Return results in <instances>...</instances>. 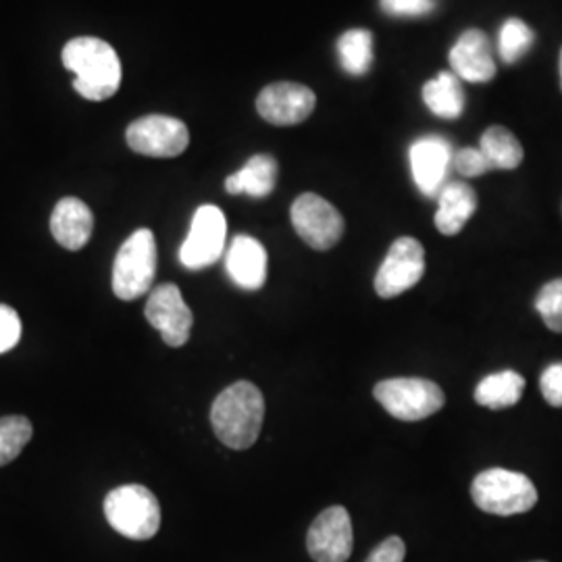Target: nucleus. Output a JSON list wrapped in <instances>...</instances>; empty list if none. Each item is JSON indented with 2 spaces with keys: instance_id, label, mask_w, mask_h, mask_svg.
Returning <instances> with one entry per match:
<instances>
[{
  "instance_id": "bb28decb",
  "label": "nucleus",
  "mask_w": 562,
  "mask_h": 562,
  "mask_svg": "<svg viewBox=\"0 0 562 562\" xmlns=\"http://www.w3.org/2000/svg\"><path fill=\"white\" fill-rule=\"evenodd\" d=\"M452 169L457 173H461L462 178H480L492 171L490 162L485 159L480 148H461L454 153V159H452Z\"/></svg>"
},
{
  "instance_id": "423d86ee",
  "label": "nucleus",
  "mask_w": 562,
  "mask_h": 562,
  "mask_svg": "<svg viewBox=\"0 0 562 562\" xmlns=\"http://www.w3.org/2000/svg\"><path fill=\"white\" fill-rule=\"evenodd\" d=\"M375 401L398 422H423L442 411V387L423 378L385 380L373 390Z\"/></svg>"
},
{
  "instance_id": "9d476101",
  "label": "nucleus",
  "mask_w": 562,
  "mask_h": 562,
  "mask_svg": "<svg viewBox=\"0 0 562 562\" xmlns=\"http://www.w3.org/2000/svg\"><path fill=\"white\" fill-rule=\"evenodd\" d=\"M425 273L423 244L411 236L394 241L375 276V292L380 299H396L422 281Z\"/></svg>"
},
{
  "instance_id": "cd10ccee",
  "label": "nucleus",
  "mask_w": 562,
  "mask_h": 562,
  "mask_svg": "<svg viewBox=\"0 0 562 562\" xmlns=\"http://www.w3.org/2000/svg\"><path fill=\"white\" fill-rule=\"evenodd\" d=\"M21 340V319L18 311L0 304V355L15 348Z\"/></svg>"
},
{
  "instance_id": "7c9ffc66",
  "label": "nucleus",
  "mask_w": 562,
  "mask_h": 562,
  "mask_svg": "<svg viewBox=\"0 0 562 562\" xmlns=\"http://www.w3.org/2000/svg\"><path fill=\"white\" fill-rule=\"evenodd\" d=\"M406 557V546L398 536H392L383 540L364 562H404Z\"/></svg>"
},
{
  "instance_id": "4468645a",
  "label": "nucleus",
  "mask_w": 562,
  "mask_h": 562,
  "mask_svg": "<svg viewBox=\"0 0 562 562\" xmlns=\"http://www.w3.org/2000/svg\"><path fill=\"white\" fill-rule=\"evenodd\" d=\"M411 171L427 199H436L448 183L454 150L442 136H423L408 150Z\"/></svg>"
},
{
  "instance_id": "1a4fd4ad",
  "label": "nucleus",
  "mask_w": 562,
  "mask_h": 562,
  "mask_svg": "<svg viewBox=\"0 0 562 562\" xmlns=\"http://www.w3.org/2000/svg\"><path fill=\"white\" fill-rule=\"evenodd\" d=\"M290 220L296 234L306 241L313 250H329L344 236V217L340 211L325 201L319 194H302L292 209Z\"/></svg>"
},
{
  "instance_id": "4be33fe9",
  "label": "nucleus",
  "mask_w": 562,
  "mask_h": 562,
  "mask_svg": "<svg viewBox=\"0 0 562 562\" xmlns=\"http://www.w3.org/2000/svg\"><path fill=\"white\" fill-rule=\"evenodd\" d=\"M480 150L485 155L492 171H513L522 162L521 142L503 125H492L483 132Z\"/></svg>"
},
{
  "instance_id": "393cba45",
  "label": "nucleus",
  "mask_w": 562,
  "mask_h": 562,
  "mask_svg": "<svg viewBox=\"0 0 562 562\" xmlns=\"http://www.w3.org/2000/svg\"><path fill=\"white\" fill-rule=\"evenodd\" d=\"M34 427L30 419L21 415H11L0 419V467L15 461L25 448V443L32 440Z\"/></svg>"
},
{
  "instance_id": "9b49d317",
  "label": "nucleus",
  "mask_w": 562,
  "mask_h": 562,
  "mask_svg": "<svg viewBox=\"0 0 562 562\" xmlns=\"http://www.w3.org/2000/svg\"><path fill=\"white\" fill-rule=\"evenodd\" d=\"M144 315L148 323L161 334L162 341L171 348H181L190 340L194 315L183 301L176 283H162L150 290Z\"/></svg>"
},
{
  "instance_id": "f8f14e48",
  "label": "nucleus",
  "mask_w": 562,
  "mask_h": 562,
  "mask_svg": "<svg viewBox=\"0 0 562 562\" xmlns=\"http://www.w3.org/2000/svg\"><path fill=\"white\" fill-rule=\"evenodd\" d=\"M352 521L344 506L323 510L306 536V548L315 562H346L352 554Z\"/></svg>"
},
{
  "instance_id": "2f4dec72",
  "label": "nucleus",
  "mask_w": 562,
  "mask_h": 562,
  "mask_svg": "<svg viewBox=\"0 0 562 562\" xmlns=\"http://www.w3.org/2000/svg\"><path fill=\"white\" fill-rule=\"evenodd\" d=\"M559 69H561V88H562V50H561V60H559Z\"/></svg>"
},
{
  "instance_id": "6e6552de",
  "label": "nucleus",
  "mask_w": 562,
  "mask_h": 562,
  "mask_svg": "<svg viewBox=\"0 0 562 562\" xmlns=\"http://www.w3.org/2000/svg\"><path fill=\"white\" fill-rule=\"evenodd\" d=\"M227 236V222L222 209L215 204L201 206L190 225V234L181 244L180 261L186 269L199 271L222 259Z\"/></svg>"
},
{
  "instance_id": "c756f323",
  "label": "nucleus",
  "mask_w": 562,
  "mask_h": 562,
  "mask_svg": "<svg viewBox=\"0 0 562 562\" xmlns=\"http://www.w3.org/2000/svg\"><path fill=\"white\" fill-rule=\"evenodd\" d=\"M542 396L550 406L562 408V362L550 364L540 380Z\"/></svg>"
},
{
  "instance_id": "f03ea898",
  "label": "nucleus",
  "mask_w": 562,
  "mask_h": 562,
  "mask_svg": "<svg viewBox=\"0 0 562 562\" xmlns=\"http://www.w3.org/2000/svg\"><path fill=\"white\" fill-rule=\"evenodd\" d=\"M265 419L261 390L250 382L232 383L213 402L211 425L215 436L232 450H246L259 440Z\"/></svg>"
},
{
  "instance_id": "39448f33",
  "label": "nucleus",
  "mask_w": 562,
  "mask_h": 562,
  "mask_svg": "<svg viewBox=\"0 0 562 562\" xmlns=\"http://www.w3.org/2000/svg\"><path fill=\"white\" fill-rule=\"evenodd\" d=\"M157 276V240L146 227L136 229L113 262V292L121 301L142 299L150 292Z\"/></svg>"
},
{
  "instance_id": "a211bd4d",
  "label": "nucleus",
  "mask_w": 562,
  "mask_h": 562,
  "mask_svg": "<svg viewBox=\"0 0 562 562\" xmlns=\"http://www.w3.org/2000/svg\"><path fill=\"white\" fill-rule=\"evenodd\" d=\"M477 211V194L464 181H448L438 194L436 227L443 236H457Z\"/></svg>"
},
{
  "instance_id": "a878e982",
  "label": "nucleus",
  "mask_w": 562,
  "mask_h": 562,
  "mask_svg": "<svg viewBox=\"0 0 562 562\" xmlns=\"http://www.w3.org/2000/svg\"><path fill=\"white\" fill-rule=\"evenodd\" d=\"M536 311L550 331L562 334V278L548 281L536 299Z\"/></svg>"
},
{
  "instance_id": "b1692460",
  "label": "nucleus",
  "mask_w": 562,
  "mask_h": 562,
  "mask_svg": "<svg viewBox=\"0 0 562 562\" xmlns=\"http://www.w3.org/2000/svg\"><path fill=\"white\" fill-rule=\"evenodd\" d=\"M536 34L533 30L519 20V18H508L501 27V38H498V50L504 63L513 65L521 60L533 46Z\"/></svg>"
},
{
  "instance_id": "7ed1b4c3",
  "label": "nucleus",
  "mask_w": 562,
  "mask_h": 562,
  "mask_svg": "<svg viewBox=\"0 0 562 562\" xmlns=\"http://www.w3.org/2000/svg\"><path fill=\"white\" fill-rule=\"evenodd\" d=\"M109 525L130 540H150L161 527V506L157 496L138 483L121 485L104 498Z\"/></svg>"
},
{
  "instance_id": "412c9836",
  "label": "nucleus",
  "mask_w": 562,
  "mask_h": 562,
  "mask_svg": "<svg viewBox=\"0 0 562 562\" xmlns=\"http://www.w3.org/2000/svg\"><path fill=\"white\" fill-rule=\"evenodd\" d=\"M522 392H525V378L517 371L506 369V371L492 373L480 382L475 387V402L492 411H503L521 401Z\"/></svg>"
},
{
  "instance_id": "f3484780",
  "label": "nucleus",
  "mask_w": 562,
  "mask_h": 562,
  "mask_svg": "<svg viewBox=\"0 0 562 562\" xmlns=\"http://www.w3.org/2000/svg\"><path fill=\"white\" fill-rule=\"evenodd\" d=\"M94 215L80 199H60L50 217V232L55 240L67 250H81L92 236Z\"/></svg>"
},
{
  "instance_id": "6ab92c4d",
  "label": "nucleus",
  "mask_w": 562,
  "mask_h": 562,
  "mask_svg": "<svg viewBox=\"0 0 562 562\" xmlns=\"http://www.w3.org/2000/svg\"><path fill=\"white\" fill-rule=\"evenodd\" d=\"M280 167L271 155H255L238 173L225 180L227 194H246L252 199H267L278 183Z\"/></svg>"
},
{
  "instance_id": "0eeeda50",
  "label": "nucleus",
  "mask_w": 562,
  "mask_h": 562,
  "mask_svg": "<svg viewBox=\"0 0 562 562\" xmlns=\"http://www.w3.org/2000/svg\"><path fill=\"white\" fill-rule=\"evenodd\" d=\"M127 146L155 159H173L190 144V132L186 123L169 115H146L134 121L125 132Z\"/></svg>"
},
{
  "instance_id": "c85d7f7f",
  "label": "nucleus",
  "mask_w": 562,
  "mask_h": 562,
  "mask_svg": "<svg viewBox=\"0 0 562 562\" xmlns=\"http://www.w3.org/2000/svg\"><path fill=\"white\" fill-rule=\"evenodd\" d=\"M382 9L396 18H419L436 9L434 0H382Z\"/></svg>"
},
{
  "instance_id": "20e7f679",
  "label": "nucleus",
  "mask_w": 562,
  "mask_h": 562,
  "mask_svg": "<svg viewBox=\"0 0 562 562\" xmlns=\"http://www.w3.org/2000/svg\"><path fill=\"white\" fill-rule=\"evenodd\" d=\"M471 496L477 508L487 515L513 517L531 510L538 504V490L533 482L508 469H487L475 477Z\"/></svg>"
},
{
  "instance_id": "ddd939ff",
  "label": "nucleus",
  "mask_w": 562,
  "mask_h": 562,
  "mask_svg": "<svg viewBox=\"0 0 562 562\" xmlns=\"http://www.w3.org/2000/svg\"><path fill=\"white\" fill-rule=\"evenodd\" d=\"M317 97L308 86L296 81H276L262 88L257 99V111L271 125H296L308 120L315 111Z\"/></svg>"
},
{
  "instance_id": "aec40b11",
  "label": "nucleus",
  "mask_w": 562,
  "mask_h": 562,
  "mask_svg": "<svg viewBox=\"0 0 562 562\" xmlns=\"http://www.w3.org/2000/svg\"><path fill=\"white\" fill-rule=\"evenodd\" d=\"M423 102L438 117L459 120L464 111L461 80L452 71L438 74L423 86Z\"/></svg>"
},
{
  "instance_id": "2eb2a0df",
  "label": "nucleus",
  "mask_w": 562,
  "mask_h": 562,
  "mask_svg": "<svg viewBox=\"0 0 562 562\" xmlns=\"http://www.w3.org/2000/svg\"><path fill=\"white\" fill-rule=\"evenodd\" d=\"M452 74L462 81L485 83L496 76V60L492 55L490 38L482 30H467L450 48Z\"/></svg>"
},
{
  "instance_id": "5701e85b",
  "label": "nucleus",
  "mask_w": 562,
  "mask_h": 562,
  "mask_svg": "<svg viewBox=\"0 0 562 562\" xmlns=\"http://www.w3.org/2000/svg\"><path fill=\"white\" fill-rule=\"evenodd\" d=\"M338 59L346 74L364 76L373 63V36L369 30H348L338 41Z\"/></svg>"
},
{
  "instance_id": "f257e3e1",
  "label": "nucleus",
  "mask_w": 562,
  "mask_h": 562,
  "mask_svg": "<svg viewBox=\"0 0 562 562\" xmlns=\"http://www.w3.org/2000/svg\"><path fill=\"white\" fill-rule=\"evenodd\" d=\"M63 65L76 74L74 88L86 101L101 102L117 94L121 86L120 55L109 42L80 36L67 42Z\"/></svg>"
},
{
  "instance_id": "dca6fc26",
  "label": "nucleus",
  "mask_w": 562,
  "mask_h": 562,
  "mask_svg": "<svg viewBox=\"0 0 562 562\" xmlns=\"http://www.w3.org/2000/svg\"><path fill=\"white\" fill-rule=\"evenodd\" d=\"M225 269L232 281L241 290H261L267 281V250L252 236H236L227 257Z\"/></svg>"
}]
</instances>
